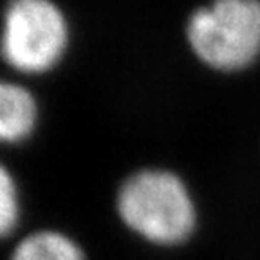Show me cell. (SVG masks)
Returning <instances> with one entry per match:
<instances>
[{"mask_svg":"<svg viewBox=\"0 0 260 260\" xmlns=\"http://www.w3.org/2000/svg\"><path fill=\"white\" fill-rule=\"evenodd\" d=\"M116 211L126 230L154 246H179L195 232L197 210L183 179L174 172L143 168L121 183Z\"/></svg>","mask_w":260,"mask_h":260,"instance_id":"obj_1","label":"cell"},{"mask_svg":"<svg viewBox=\"0 0 260 260\" xmlns=\"http://www.w3.org/2000/svg\"><path fill=\"white\" fill-rule=\"evenodd\" d=\"M71 45V24L54 0H9L0 25V56L20 74L58 67Z\"/></svg>","mask_w":260,"mask_h":260,"instance_id":"obj_2","label":"cell"},{"mask_svg":"<svg viewBox=\"0 0 260 260\" xmlns=\"http://www.w3.org/2000/svg\"><path fill=\"white\" fill-rule=\"evenodd\" d=\"M186 37L195 56L211 69H246L260 54V2L213 0L191 13Z\"/></svg>","mask_w":260,"mask_h":260,"instance_id":"obj_3","label":"cell"},{"mask_svg":"<svg viewBox=\"0 0 260 260\" xmlns=\"http://www.w3.org/2000/svg\"><path fill=\"white\" fill-rule=\"evenodd\" d=\"M38 119L40 107L35 94L22 83L0 78V145L27 141Z\"/></svg>","mask_w":260,"mask_h":260,"instance_id":"obj_4","label":"cell"},{"mask_svg":"<svg viewBox=\"0 0 260 260\" xmlns=\"http://www.w3.org/2000/svg\"><path fill=\"white\" fill-rule=\"evenodd\" d=\"M8 260H87V255L69 233L44 228L22 237Z\"/></svg>","mask_w":260,"mask_h":260,"instance_id":"obj_5","label":"cell"},{"mask_svg":"<svg viewBox=\"0 0 260 260\" xmlns=\"http://www.w3.org/2000/svg\"><path fill=\"white\" fill-rule=\"evenodd\" d=\"M22 220V195L13 172L0 162V240L16 232Z\"/></svg>","mask_w":260,"mask_h":260,"instance_id":"obj_6","label":"cell"}]
</instances>
